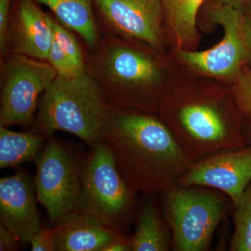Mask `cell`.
<instances>
[{"instance_id": "cell-22", "label": "cell", "mask_w": 251, "mask_h": 251, "mask_svg": "<svg viewBox=\"0 0 251 251\" xmlns=\"http://www.w3.org/2000/svg\"><path fill=\"white\" fill-rule=\"evenodd\" d=\"M237 77V80L234 86V94L240 106L251 117V69L248 67H243Z\"/></svg>"}, {"instance_id": "cell-18", "label": "cell", "mask_w": 251, "mask_h": 251, "mask_svg": "<svg viewBox=\"0 0 251 251\" xmlns=\"http://www.w3.org/2000/svg\"><path fill=\"white\" fill-rule=\"evenodd\" d=\"M180 119L190 134L201 141H218L226 135V128L219 114L210 106L185 107L180 112Z\"/></svg>"}, {"instance_id": "cell-10", "label": "cell", "mask_w": 251, "mask_h": 251, "mask_svg": "<svg viewBox=\"0 0 251 251\" xmlns=\"http://www.w3.org/2000/svg\"><path fill=\"white\" fill-rule=\"evenodd\" d=\"M54 38L52 16L35 0H14L4 54H21L46 61Z\"/></svg>"}, {"instance_id": "cell-3", "label": "cell", "mask_w": 251, "mask_h": 251, "mask_svg": "<svg viewBox=\"0 0 251 251\" xmlns=\"http://www.w3.org/2000/svg\"><path fill=\"white\" fill-rule=\"evenodd\" d=\"M112 109L90 72L71 78L57 75L41 96L30 130L47 139L67 132L92 149L104 141Z\"/></svg>"}, {"instance_id": "cell-25", "label": "cell", "mask_w": 251, "mask_h": 251, "mask_svg": "<svg viewBox=\"0 0 251 251\" xmlns=\"http://www.w3.org/2000/svg\"><path fill=\"white\" fill-rule=\"evenodd\" d=\"M19 239L12 232L0 225V251H16L19 250Z\"/></svg>"}, {"instance_id": "cell-17", "label": "cell", "mask_w": 251, "mask_h": 251, "mask_svg": "<svg viewBox=\"0 0 251 251\" xmlns=\"http://www.w3.org/2000/svg\"><path fill=\"white\" fill-rule=\"evenodd\" d=\"M130 239L132 251H168V241L159 214L151 201H147L143 204L135 226V233Z\"/></svg>"}, {"instance_id": "cell-11", "label": "cell", "mask_w": 251, "mask_h": 251, "mask_svg": "<svg viewBox=\"0 0 251 251\" xmlns=\"http://www.w3.org/2000/svg\"><path fill=\"white\" fill-rule=\"evenodd\" d=\"M34 177L25 168L0 179V222L19 239L30 242L42 224Z\"/></svg>"}, {"instance_id": "cell-24", "label": "cell", "mask_w": 251, "mask_h": 251, "mask_svg": "<svg viewBox=\"0 0 251 251\" xmlns=\"http://www.w3.org/2000/svg\"><path fill=\"white\" fill-rule=\"evenodd\" d=\"M13 2L14 0H0V56L4 52Z\"/></svg>"}, {"instance_id": "cell-5", "label": "cell", "mask_w": 251, "mask_h": 251, "mask_svg": "<svg viewBox=\"0 0 251 251\" xmlns=\"http://www.w3.org/2000/svg\"><path fill=\"white\" fill-rule=\"evenodd\" d=\"M86 157L76 145L52 137L34 160L36 196L51 226L79 211Z\"/></svg>"}, {"instance_id": "cell-7", "label": "cell", "mask_w": 251, "mask_h": 251, "mask_svg": "<svg viewBox=\"0 0 251 251\" xmlns=\"http://www.w3.org/2000/svg\"><path fill=\"white\" fill-rule=\"evenodd\" d=\"M208 14L224 29L222 40L202 52L181 50L180 58L191 67L216 77H237L251 59L244 25V10L221 1H211Z\"/></svg>"}, {"instance_id": "cell-21", "label": "cell", "mask_w": 251, "mask_h": 251, "mask_svg": "<svg viewBox=\"0 0 251 251\" xmlns=\"http://www.w3.org/2000/svg\"><path fill=\"white\" fill-rule=\"evenodd\" d=\"M46 61L55 69L57 75L59 76L67 78L80 77L74 69L72 63L63 52L55 38H54L52 41Z\"/></svg>"}, {"instance_id": "cell-2", "label": "cell", "mask_w": 251, "mask_h": 251, "mask_svg": "<svg viewBox=\"0 0 251 251\" xmlns=\"http://www.w3.org/2000/svg\"><path fill=\"white\" fill-rule=\"evenodd\" d=\"M134 40L101 34L98 45L85 50L87 69L114 109L145 108L161 83V66Z\"/></svg>"}, {"instance_id": "cell-9", "label": "cell", "mask_w": 251, "mask_h": 251, "mask_svg": "<svg viewBox=\"0 0 251 251\" xmlns=\"http://www.w3.org/2000/svg\"><path fill=\"white\" fill-rule=\"evenodd\" d=\"M175 243L179 250L207 247L222 215V202L209 193L176 191L168 196Z\"/></svg>"}, {"instance_id": "cell-26", "label": "cell", "mask_w": 251, "mask_h": 251, "mask_svg": "<svg viewBox=\"0 0 251 251\" xmlns=\"http://www.w3.org/2000/svg\"><path fill=\"white\" fill-rule=\"evenodd\" d=\"M132 251L131 239L125 236L107 246L103 251Z\"/></svg>"}, {"instance_id": "cell-13", "label": "cell", "mask_w": 251, "mask_h": 251, "mask_svg": "<svg viewBox=\"0 0 251 251\" xmlns=\"http://www.w3.org/2000/svg\"><path fill=\"white\" fill-rule=\"evenodd\" d=\"M52 229L57 251H103L125 236L79 211L66 216Z\"/></svg>"}, {"instance_id": "cell-15", "label": "cell", "mask_w": 251, "mask_h": 251, "mask_svg": "<svg viewBox=\"0 0 251 251\" xmlns=\"http://www.w3.org/2000/svg\"><path fill=\"white\" fill-rule=\"evenodd\" d=\"M46 140L31 130L18 133L0 126V168H18L25 162L34 161Z\"/></svg>"}, {"instance_id": "cell-20", "label": "cell", "mask_w": 251, "mask_h": 251, "mask_svg": "<svg viewBox=\"0 0 251 251\" xmlns=\"http://www.w3.org/2000/svg\"><path fill=\"white\" fill-rule=\"evenodd\" d=\"M235 214V230L231 249L251 251V191L244 193Z\"/></svg>"}, {"instance_id": "cell-4", "label": "cell", "mask_w": 251, "mask_h": 251, "mask_svg": "<svg viewBox=\"0 0 251 251\" xmlns=\"http://www.w3.org/2000/svg\"><path fill=\"white\" fill-rule=\"evenodd\" d=\"M91 150L81 175L79 212L125 234L135 191L122 176L105 141Z\"/></svg>"}, {"instance_id": "cell-8", "label": "cell", "mask_w": 251, "mask_h": 251, "mask_svg": "<svg viewBox=\"0 0 251 251\" xmlns=\"http://www.w3.org/2000/svg\"><path fill=\"white\" fill-rule=\"evenodd\" d=\"M93 6L101 34L162 49V0H93Z\"/></svg>"}, {"instance_id": "cell-14", "label": "cell", "mask_w": 251, "mask_h": 251, "mask_svg": "<svg viewBox=\"0 0 251 251\" xmlns=\"http://www.w3.org/2000/svg\"><path fill=\"white\" fill-rule=\"evenodd\" d=\"M45 5L61 24L82 38L88 50L98 45L101 38L95 14L93 0H35Z\"/></svg>"}, {"instance_id": "cell-16", "label": "cell", "mask_w": 251, "mask_h": 251, "mask_svg": "<svg viewBox=\"0 0 251 251\" xmlns=\"http://www.w3.org/2000/svg\"><path fill=\"white\" fill-rule=\"evenodd\" d=\"M205 0H162L163 16L171 28L176 44L182 50L197 38L196 20Z\"/></svg>"}, {"instance_id": "cell-28", "label": "cell", "mask_w": 251, "mask_h": 251, "mask_svg": "<svg viewBox=\"0 0 251 251\" xmlns=\"http://www.w3.org/2000/svg\"><path fill=\"white\" fill-rule=\"evenodd\" d=\"M216 1L227 3L242 10L245 9L251 3V0H216Z\"/></svg>"}, {"instance_id": "cell-23", "label": "cell", "mask_w": 251, "mask_h": 251, "mask_svg": "<svg viewBox=\"0 0 251 251\" xmlns=\"http://www.w3.org/2000/svg\"><path fill=\"white\" fill-rule=\"evenodd\" d=\"M32 251H57L55 236L52 226H49L42 221L39 232L30 241Z\"/></svg>"}, {"instance_id": "cell-6", "label": "cell", "mask_w": 251, "mask_h": 251, "mask_svg": "<svg viewBox=\"0 0 251 251\" xmlns=\"http://www.w3.org/2000/svg\"><path fill=\"white\" fill-rule=\"evenodd\" d=\"M57 76L47 61L16 54L0 57V126L31 129L41 96Z\"/></svg>"}, {"instance_id": "cell-27", "label": "cell", "mask_w": 251, "mask_h": 251, "mask_svg": "<svg viewBox=\"0 0 251 251\" xmlns=\"http://www.w3.org/2000/svg\"><path fill=\"white\" fill-rule=\"evenodd\" d=\"M244 9L247 10L246 13L244 11L246 36H247L248 45L251 51V3Z\"/></svg>"}, {"instance_id": "cell-19", "label": "cell", "mask_w": 251, "mask_h": 251, "mask_svg": "<svg viewBox=\"0 0 251 251\" xmlns=\"http://www.w3.org/2000/svg\"><path fill=\"white\" fill-rule=\"evenodd\" d=\"M54 38L58 42L63 52L69 59L80 76L88 72L86 62L85 50L74 36V33L52 17Z\"/></svg>"}, {"instance_id": "cell-1", "label": "cell", "mask_w": 251, "mask_h": 251, "mask_svg": "<svg viewBox=\"0 0 251 251\" xmlns=\"http://www.w3.org/2000/svg\"><path fill=\"white\" fill-rule=\"evenodd\" d=\"M104 141L124 179L134 191L161 189L171 165L184 161L166 126L151 115L135 110L112 108Z\"/></svg>"}, {"instance_id": "cell-12", "label": "cell", "mask_w": 251, "mask_h": 251, "mask_svg": "<svg viewBox=\"0 0 251 251\" xmlns=\"http://www.w3.org/2000/svg\"><path fill=\"white\" fill-rule=\"evenodd\" d=\"M251 180V150H247L203 162L188 173L184 182L219 188L238 204Z\"/></svg>"}]
</instances>
